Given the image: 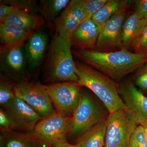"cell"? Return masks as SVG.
<instances>
[{"instance_id":"obj_1","label":"cell","mask_w":147,"mask_h":147,"mask_svg":"<svg viewBox=\"0 0 147 147\" xmlns=\"http://www.w3.org/2000/svg\"><path fill=\"white\" fill-rule=\"evenodd\" d=\"M72 53L81 62L113 80H120L147 63L146 53H131L125 47L112 52L74 49Z\"/></svg>"},{"instance_id":"obj_2","label":"cell","mask_w":147,"mask_h":147,"mask_svg":"<svg viewBox=\"0 0 147 147\" xmlns=\"http://www.w3.org/2000/svg\"><path fill=\"white\" fill-rule=\"evenodd\" d=\"M75 71L82 87L90 90L104 104L109 114L126 108L119 88L109 76L81 62L74 61Z\"/></svg>"},{"instance_id":"obj_3","label":"cell","mask_w":147,"mask_h":147,"mask_svg":"<svg viewBox=\"0 0 147 147\" xmlns=\"http://www.w3.org/2000/svg\"><path fill=\"white\" fill-rule=\"evenodd\" d=\"M71 48L70 38L54 35L44 66L45 82L50 84L78 82Z\"/></svg>"},{"instance_id":"obj_4","label":"cell","mask_w":147,"mask_h":147,"mask_svg":"<svg viewBox=\"0 0 147 147\" xmlns=\"http://www.w3.org/2000/svg\"><path fill=\"white\" fill-rule=\"evenodd\" d=\"M68 137L76 141L88 130L106 118L92 98L82 90L78 105L73 113Z\"/></svg>"},{"instance_id":"obj_5","label":"cell","mask_w":147,"mask_h":147,"mask_svg":"<svg viewBox=\"0 0 147 147\" xmlns=\"http://www.w3.org/2000/svg\"><path fill=\"white\" fill-rule=\"evenodd\" d=\"M72 122L71 117L56 111L42 119L35 127L33 135L40 143L49 147L67 140Z\"/></svg>"},{"instance_id":"obj_6","label":"cell","mask_w":147,"mask_h":147,"mask_svg":"<svg viewBox=\"0 0 147 147\" xmlns=\"http://www.w3.org/2000/svg\"><path fill=\"white\" fill-rule=\"evenodd\" d=\"M106 123L104 147H129L130 138L138 125L126 108L109 114Z\"/></svg>"},{"instance_id":"obj_7","label":"cell","mask_w":147,"mask_h":147,"mask_svg":"<svg viewBox=\"0 0 147 147\" xmlns=\"http://www.w3.org/2000/svg\"><path fill=\"white\" fill-rule=\"evenodd\" d=\"M45 87L56 112L72 117L82 92V86L79 82H59L49 84Z\"/></svg>"},{"instance_id":"obj_8","label":"cell","mask_w":147,"mask_h":147,"mask_svg":"<svg viewBox=\"0 0 147 147\" xmlns=\"http://www.w3.org/2000/svg\"><path fill=\"white\" fill-rule=\"evenodd\" d=\"M14 91L16 97L28 103L42 119L56 111L45 85L38 82L24 80L16 83Z\"/></svg>"},{"instance_id":"obj_9","label":"cell","mask_w":147,"mask_h":147,"mask_svg":"<svg viewBox=\"0 0 147 147\" xmlns=\"http://www.w3.org/2000/svg\"><path fill=\"white\" fill-rule=\"evenodd\" d=\"M127 11L115 14L104 25L98 37L94 50L112 52L123 48L122 32Z\"/></svg>"},{"instance_id":"obj_10","label":"cell","mask_w":147,"mask_h":147,"mask_svg":"<svg viewBox=\"0 0 147 147\" xmlns=\"http://www.w3.org/2000/svg\"><path fill=\"white\" fill-rule=\"evenodd\" d=\"M2 106L13 119L19 131L32 132L42 119L28 103L16 96Z\"/></svg>"},{"instance_id":"obj_11","label":"cell","mask_w":147,"mask_h":147,"mask_svg":"<svg viewBox=\"0 0 147 147\" xmlns=\"http://www.w3.org/2000/svg\"><path fill=\"white\" fill-rule=\"evenodd\" d=\"M119 93L127 110L134 121L141 125L147 122V97L131 82L122 84Z\"/></svg>"},{"instance_id":"obj_12","label":"cell","mask_w":147,"mask_h":147,"mask_svg":"<svg viewBox=\"0 0 147 147\" xmlns=\"http://www.w3.org/2000/svg\"><path fill=\"white\" fill-rule=\"evenodd\" d=\"M85 20L83 0H71L54 24L55 34L70 38L74 31Z\"/></svg>"},{"instance_id":"obj_13","label":"cell","mask_w":147,"mask_h":147,"mask_svg":"<svg viewBox=\"0 0 147 147\" xmlns=\"http://www.w3.org/2000/svg\"><path fill=\"white\" fill-rule=\"evenodd\" d=\"M100 30L91 18L85 20L70 37L71 47L75 50L94 49Z\"/></svg>"},{"instance_id":"obj_14","label":"cell","mask_w":147,"mask_h":147,"mask_svg":"<svg viewBox=\"0 0 147 147\" xmlns=\"http://www.w3.org/2000/svg\"><path fill=\"white\" fill-rule=\"evenodd\" d=\"M33 34L16 26L0 24L1 55L13 48L21 47Z\"/></svg>"},{"instance_id":"obj_15","label":"cell","mask_w":147,"mask_h":147,"mask_svg":"<svg viewBox=\"0 0 147 147\" xmlns=\"http://www.w3.org/2000/svg\"><path fill=\"white\" fill-rule=\"evenodd\" d=\"M147 23V21L138 18L134 12L127 17L124 23L122 32V43L123 47L128 50L129 47L134 48Z\"/></svg>"},{"instance_id":"obj_16","label":"cell","mask_w":147,"mask_h":147,"mask_svg":"<svg viewBox=\"0 0 147 147\" xmlns=\"http://www.w3.org/2000/svg\"><path fill=\"white\" fill-rule=\"evenodd\" d=\"M1 147H49L40 143L32 132L13 131L2 132Z\"/></svg>"},{"instance_id":"obj_17","label":"cell","mask_w":147,"mask_h":147,"mask_svg":"<svg viewBox=\"0 0 147 147\" xmlns=\"http://www.w3.org/2000/svg\"><path fill=\"white\" fill-rule=\"evenodd\" d=\"M45 22L43 17L40 15L19 11L4 18L0 21V24L13 25L33 32Z\"/></svg>"},{"instance_id":"obj_18","label":"cell","mask_w":147,"mask_h":147,"mask_svg":"<svg viewBox=\"0 0 147 147\" xmlns=\"http://www.w3.org/2000/svg\"><path fill=\"white\" fill-rule=\"evenodd\" d=\"M130 2L127 0H108L105 5L92 16V19L101 30L112 16L121 11H127Z\"/></svg>"},{"instance_id":"obj_19","label":"cell","mask_w":147,"mask_h":147,"mask_svg":"<svg viewBox=\"0 0 147 147\" xmlns=\"http://www.w3.org/2000/svg\"><path fill=\"white\" fill-rule=\"evenodd\" d=\"M106 119L101 121L76 141L77 147H104L106 129Z\"/></svg>"},{"instance_id":"obj_20","label":"cell","mask_w":147,"mask_h":147,"mask_svg":"<svg viewBox=\"0 0 147 147\" xmlns=\"http://www.w3.org/2000/svg\"><path fill=\"white\" fill-rule=\"evenodd\" d=\"M47 39L42 33L33 34L28 39L27 45L28 57L32 65L38 66L42 60L46 50Z\"/></svg>"},{"instance_id":"obj_21","label":"cell","mask_w":147,"mask_h":147,"mask_svg":"<svg viewBox=\"0 0 147 147\" xmlns=\"http://www.w3.org/2000/svg\"><path fill=\"white\" fill-rule=\"evenodd\" d=\"M21 47L13 48L1 55L3 67L10 73L21 74L25 70V60Z\"/></svg>"},{"instance_id":"obj_22","label":"cell","mask_w":147,"mask_h":147,"mask_svg":"<svg viewBox=\"0 0 147 147\" xmlns=\"http://www.w3.org/2000/svg\"><path fill=\"white\" fill-rule=\"evenodd\" d=\"M69 0H42L40 1L39 10L45 21L49 24L55 23L59 16L64 10Z\"/></svg>"},{"instance_id":"obj_23","label":"cell","mask_w":147,"mask_h":147,"mask_svg":"<svg viewBox=\"0 0 147 147\" xmlns=\"http://www.w3.org/2000/svg\"><path fill=\"white\" fill-rule=\"evenodd\" d=\"M16 83L8 79H1L0 83V104L3 106L16 96L14 88Z\"/></svg>"},{"instance_id":"obj_24","label":"cell","mask_w":147,"mask_h":147,"mask_svg":"<svg viewBox=\"0 0 147 147\" xmlns=\"http://www.w3.org/2000/svg\"><path fill=\"white\" fill-rule=\"evenodd\" d=\"M108 1V0H83V9L86 20L91 18Z\"/></svg>"},{"instance_id":"obj_25","label":"cell","mask_w":147,"mask_h":147,"mask_svg":"<svg viewBox=\"0 0 147 147\" xmlns=\"http://www.w3.org/2000/svg\"><path fill=\"white\" fill-rule=\"evenodd\" d=\"M3 3L15 6L21 11L27 13H35L39 10L35 1H14L7 0L1 2Z\"/></svg>"},{"instance_id":"obj_26","label":"cell","mask_w":147,"mask_h":147,"mask_svg":"<svg viewBox=\"0 0 147 147\" xmlns=\"http://www.w3.org/2000/svg\"><path fill=\"white\" fill-rule=\"evenodd\" d=\"M129 147H147V141L142 125H137L130 138Z\"/></svg>"},{"instance_id":"obj_27","label":"cell","mask_w":147,"mask_h":147,"mask_svg":"<svg viewBox=\"0 0 147 147\" xmlns=\"http://www.w3.org/2000/svg\"><path fill=\"white\" fill-rule=\"evenodd\" d=\"M0 128L2 132L18 130L13 119L3 108L0 109Z\"/></svg>"},{"instance_id":"obj_28","label":"cell","mask_w":147,"mask_h":147,"mask_svg":"<svg viewBox=\"0 0 147 147\" xmlns=\"http://www.w3.org/2000/svg\"><path fill=\"white\" fill-rule=\"evenodd\" d=\"M134 12L139 19L147 21V0L135 1Z\"/></svg>"},{"instance_id":"obj_29","label":"cell","mask_w":147,"mask_h":147,"mask_svg":"<svg viewBox=\"0 0 147 147\" xmlns=\"http://www.w3.org/2000/svg\"><path fill=\"white\" fill-rule=\"evenodd\" d=\"M134 53H145L147 50V23L142 35L134 47Z\"/></svg>"},{"instance_id":"obj_30","label":"cell","mask_w":147,"mask_h":147,"mask_svg":"<svg viewBox=\"0 0 147 147\" xmlns=\"http://www.w3.org/2000/svg\"><path fill=\"white\" fill-rule=\"evenodd\" d=\"M135 82L140 90L147 91V68L143 67L139 71Z\"/></svg>"},{"instance_id":"obj_31","label":"cell","mask_w":147,"mask_h":147,"mask_svg":"<svg viewBox=\"0 0 147 147\" xmlns=\"http://www.w3.org/2000/svg\"><path fill=\"white\" fill-rule=\"evenodd\" d=\"M21 11L15 6L6 4L1 2L0 5V21L9 16Z\"/></svg>"},{"instance_id":"obj_32","label":"cell","mask_w":147,"mask_h":147,"mask_svg":"<svg viewBox=\"0 0 147 147\" xmlns=\"http://www.w3.org/2000/svg\"><path fill=\"white\" fill-rule=\"evenodd\" d=\"M53 147H77V146L75 144H70V143L67 142V140H66L55 145Z\"/></svg>"},{"instance_id":"obj_33","label":"cell","mask_w":147,"mask_h":147,"mask_svg":"<svg viewBox=\"0 0 147 147\" xmlns=\"http://www.w3.org/2000/svg\"><path fill=\"white\" fill-rule=\"evenodd\" d=\"M144 127V130L145 136H146V139L147 141V122L141 125Z\"/></svg>"},{"instance_id":"obj_34","label":"cell","mask_w":147,"mask_h":147,"mask_svg":"<svg viewBox=\"0 0 147 147\" xmlns=\"http://www.w3.org/2000/svg\"><path fill=\"white\" fill-rule=\"evenodd\" d=\"M144 68H147V63H146V65L144 66Z\"/></svg>"},{"instance_id":"obj_35","label":"cell","mask_w":147,"mask_h":147,"mask_svg":"<svg viewBox=\"0 0 147 147\" xmlns=\"http://www.w3.org/2000/svg\"><path fill=\"white\" fill-rule=\"evenodd\" d=\"M146 55H147V50H146Z\"/></svg>"}]
</instances>
